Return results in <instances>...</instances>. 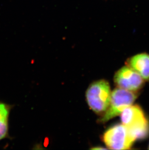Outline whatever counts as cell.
Wrapping results in <instances>:
<instances>
[{"label":"cell","mask_w":149,"mask_h":150,"mask_svg":"<svg viewBox=\"0 0 149 150\" xmlns=\"http://www.w3.org/2000/svg\"><path fill=\"white\" fill-rule=\"evenodd\" d=\"M121 121L135 139H144L149 134V122L142 108L131 105L121 114Z\"/></svg>","instance_id":"1"},{"label":"cell","mask_w":149,"mask_h":150,"mask_svg":"<svg viewBox=\"0 0 149 150\" xmlns=\"http://www.w3.org/2000/svg\"><path fill=\"white\" fill-rule=\"evenodd\" d=\"M111 92L110 84L104 80L96 81L90 85L86 91L89 107L98 114H104L110 105Z\"/></svg>","instance_id":"2"},{"label":"cell","mask_w":149,"mask_h":150,"mask_svg":"<svg viewBox=\"0 0 149 150\" xmlns=\"http://www.w3.org/2000/svg\"><path fill=\"white\" fill-rule=\"evenodd\" d=\"M138 97L136 92L117 88L111 92V99L108 108L99 120L102 123L120 115L128 106L132 105Z\"/></svg>","instance_id":"3"},{"label":"cell","mask_w":149,"mask_h":150,"mask_svg":"<svg viewBox=\"0 0 149 150\" xmlns=\"http://www.w3.org/2000/svg\"><path fill=\"white\" fill-rule=\"evenodd\" d=\"M103 142L112 150L131 149L136 139L123 124H118L108 129L103 134Z\"/></svg>","instance_id":"4"},{"label":"cell","mask_w":149,"mask_h":150,"mask_svg":"<svg viewBox=\"0 0 149 150\" xmlns=\"http://www.w3.org/2000/svg\"><path fill=\"white\" fill-rule=\"evenodd\" d=\"M114 82L118 88L136 92L143 87L144 80L136 71L129 67L121 68L114 75Z\"/></svg>","instance_id":"5"},{"label":"cell","mask_w":149,"mask_h":150,"mask_svg":"<svg viewBox=\"0 0 149 150\" xmlns=\"http://www.w3.org/2000/svg\"><path fill=\"white\" fill-rule=\"evenodd\" d=\"M127 65L136 71L145 81L149 80V54L141 53L130 58Z\"/></svg>","instance_id":"6"},{"label":"cell","mask_w":149,"mask_h":150,"mask_svg":"<svg viewBox=\"0 0 149 150\" xmlns=\"http://www.w3.org/2000/svg\"><path fill=\"white\" fill-rule=\"evenodd\" d=\"M12 105L0 101V140L9 137V121Z\"/></svg>","instance_id":"7"},{"label":"cell","mask_w":149,"mask_h":150,"mask_svg":"<svg viewBox=\"0 0 149 150\" xmlns=\"http://www.w3.org/2000/svg\"><path fill=\"white\" fill-rule=\"evenodd\" d=\"M93 149H96V150H99V149H100V150H103V149H105V148H102V147H96V148H93Z\"/></svg>","instance_id":"8"},{"label":"cell","mask_w":149,"mask_h":150,"mask_svg":"<svg viewBox=\"0 0 149 150\" xmlns=\"http://www.w3.org/2000/svg\"></svg>","instance_id":"9"}]
</instances>
